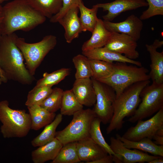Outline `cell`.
I'll use <instances>...</instances> for the list:
<instances>
[{"instance_id": "cell-1", "label": "cell", "mask_w": 163, "mask_h": 163, "mask_svg": "<svg viewBox=\"0 0 163 163\" xmlns=\"http://www.w3.org/2000/svg\"><path fill=\"white\" fill-rule=\"evenodd\" d=\"M3 19L0 34L21 30L28 31L45 22L46 18L27 0H14L3 6Z\"/></svg>"}, {"instance_id": "cell-2", "label": "cell", "mask_w": 163, "mask_h": 163, "mask_svg": "<svg viewBox=\"0 0 163 163\" xmlns=\"http://www.w3.org/2000/svg\"><path fill=\"white\" fill-rule=\"evenodd\" d=\"M15 33L0 34V68L8 80L24 85L31 84L35 78L24 63V58L15 43Z\"/></svg>"}, {"instance_id": "cell-3", "label": "cell", "mask_w": 163, "mask_h": 163, "mask_svg": "<svg viewBox=\"0 0 163 163\" xmlns=\"http://www.w3.org/2000/svg\"><path fill=\"white\" fill-rule=\"evenodd\" d=\"M150 82L148 80L135 83L126 88L116 98L113 114L106 129L107 134L115 130L121 129L124 118L134 114L141 101L140 94L142 90Z\"/></svg>"}, {"instance_id": "cell-4", "label": "cell", "mask_w": 163, "mask_h": 163, "mask_svg": "<svg viewBox=\"0 0 163 163\" xmlns=\"http://www.w3.org/2000/svg\"><path fill=\"white\" fill-rule=\"evenodd\" d=\"M0 131L5 138L24 137L31 129L29 113L24 110L11 108L6 100L0 101Z\"/></svg>"}, {"instance_id": "cell-5", "label": "cell", "mask_w": 163, "mask_h": 163, "mask_svg": "<svg viewBox=\"0 0 163 163\" xmlns=\"http://www.w3.org/2000/svg\"><path fill=\"white\" fill-rule=\"evenodd\" d=\"M148 72L147 69L142 66L128 65L126 63L116 62L114 63V70L110 76L97 80L111 87L115 91L117 98L133 84L149 80Z\"/></svg>"}, {"instance_id": "cell-6", "label": "cell", "mask_w": 163, "mask_h": 163, "mask_svg": "<svg viewBox=\"0 0 163 163\" xmlns=\"http://www.w3.org/2000/svg\"><path fill=\"white\" fill-rule=\"evenodd\" d=\"M15 43L25 60L27 68L34 76L45 57L56 46L57 40L55 36L49 35L39 42L28 43L24 38L17 36Z\"/></svg>"}, {"instance_id": "cell-7", "label": "cell", "mask_w": 163, "mask_h": 163, "mask_svg": "<svg viewBox=\"0 0 163 163\" xmlns=\"http://www.w3.org/2000/svg\"><path fill=\"white\" fill-rule=\"evenodd\" d=\"M96 117L93 110L90 108L78 111L73 115L71 121L64 129L56 132L55 137L63 145L90 137L91 125Z\"/></svg>"}, {"instance_id": "cell-8", "label": "cell", "mask_w": 163, "mask_h": 163, "mask_svg": "<svg viewBox=\"0 0 163 163\" xmlns=\"http://www.w3.org/2000/svg\"><path fill=\"white\" fill-rule=\"evenodd\" d=\"M141 102L134 114L128 120L132 123L152 115L163 108V83L152 82L142 90Z\"/></svg>"}, {"instance_id": "cell-9", "label": "cell", "mask_w": 163, "mask_h": 163, "mask_svg": "<svg viewBox=\"0 0 163 163\" xmlns=\"http://www.w3.org/2000/svg\"><path fill=\"white\" fill-rule=\"evenodd\" d=\"M95 90L96 102L93 110L96 117L104 124L109 123L113 112V105L116 96L110 86L91 77Z\"/></svg>"}, {"instance_id": "cell-10", "label": "cell", "mask_w": 163, "mask_h": 163, "mask_svg": "<svg viewBox=\"0 0 163 163\" xmlns=\"http://www.w3.org/2000/svg\"><path fill=\"white\" fill-rule=\"evenodd\" d=\"M137 122L135 126L129 128L122 136L128 140L135 141L145 138L152 139L157 130L163 125V108L149 119Z\"/></svg>"}, {"instance_id": "cell-11", "label": "cell", "mask_w": 163, "mask_h": 163, "mask_svg": "<svg viewBox=\"0 0 163 163\" xmlns=\"http://www.w3.org/2000/svg\"><path fill=\"white\" fill-rule=\"evenodd\" d=\"M137 41L123 34L111 32L110 39L104 46L114 52L124 54L126 58L135 60L139 56L136 50Z\"/></svg>"}, {"instance_id": "cell-12", "label": "cell", "mask_w": 163, "mask_h": 163, "mask_svg": "<svg viewBox=\"0 0 163 163\" xmlns=\"http://www.w3.org/2000/svg\"><path fill=\"white\" fill-rule=\"evenodd\" d=\"M111 137L110 138V148L116 154L122 158L123 163H147L160 156L152 155L137 149L132 150L125 147L119 137Z\"/></svg>"}, {"instance_id": "cell-13", "label": "cell", "mask_w": 163, "mask_h": 163, "mask_svg": "<svg viewBox=\"0 0 163 163\" xmlns=\"http://www.w3.org/2000/svg\"><path fill=\"white\" fill-rule=\"evenodd\" d=\"M95 5L98 8H102L104 11H107V13L102 17L104 21H110L123 12L148 6L145 0H115L110 2Z\"/></svg>"}, {"instance_id": "cell-14", "label": "cell", "mask_w": 163, "mask_h": 163, "mask_svg": "<svg viewBox=\"0 0 163 163\" xmlns=\"http://www.w3.org/2000/svg\"><path fill=\"white\" fill-rule=\"evenodd\" d=\"M103 21L106 29L111 32L126 34L136 41L140 38L143 23L142 20L134 14L129 15L124 21L120 22Z\"/></svg>"}, {"instance_id": "cell-15", "label": "cell", "mask_w": 163, "mask_h": 163, "mask_svg": "<svg viewBox=\"0 0 163 163\" xmlns=\"http://www.w3.org/2000/svg\"><path fill=\"white\" fill-rule=\"evenodd\" d=\"M78 7L73 8L69 10L58 21L64 28V37L68 43L78 38L80 33L83 32V29L78 17Z\"/></svg>"}, {"instance_id": "cell-16", "label": "cell", "mask_w": 163, "mask_h": 163, "mask_svg": "<svg viewBox=\"0 0 163 163\" xmlns=\"http://www.w3.org/2000/svg\"><path fill=\"white\" fill-rule=\"evenodd\" d=\"M76 149L78 157L81 161L91 163L108 154L102 147L90 137L77 142Z\"/></svg>"}, {"instance_id": "cell-17", "label": "cell", "mask_w": 163, "mask_h": 163, "mask_svg": "<svg viewBox=\"0 0 163 163\" xmlns=\"http://www.w3.org/2000/svg\"><path fill=\"white\" fill-rule=\"evenodd\" d=\"M71 89L83 106L91 107L95 104L96 94L91 78L76 79Z\"/></svg>"}, {"instance_id": "cell-18", "label": "cell", "mask_w": 163, "mask_h": 163, "mask_svg": "<svg viewBox=\"0 0 163 163\" xmlns=\"http://www.w3.org/2000/svg\"><path fill=\"white\" fill-rule=\"evenodd\" d=\"M82 54L90 59H97L108 62H113L129 63L142 66L139 61L128 58L122 54L113 51L103 47L82 51Z\"/></svg>"}, {"instance_id": "cell-19", "label": "cell", "mask_w": 163, "mask_h": 163, "mask_svg": "<svg viewBox=\"0 0 163 163\" xmlns=\"http://www.w3.org/2000/svg\"><path fill=\"white\" fill-rule=\"evenodd\" d=\"M90 38L85 42L82 51L104 47L109 40L111 32L106 28L103 20L98 18Z\"/></svg>"}, {"instance_id": "cell-20", "label": "cell", "mask_w": 163, "mask_h": 163, "mask_svg": "<svg viewBox=\"0 0 163 163\" xmlns=\"http://www.w3.org/2000/svg\"><path fill=\"white\" fill-rule=\"evenodd\" d=\"M63 145L55 137L50 142L39 147L31 153V158L34 163H44L53 160L57 156Z\"/></svg>"}, {"instance_id": "cell-21", "label": "cell", "mask_w": 163, "mask_h": 163, "mask_svg": "<svg viewBox=\"0 0 163 163\" xmlns=\"http://www.w3.org/2000/svg\"><path fill=\"white\" fill-rule=\"evenodd\" d=\"M145 47L149 53L151 70L149 74L152 82L163 83V52L157 51L158 48L153 44H146Z\"/></svg>"}, {"instance_id": "cell-22", "label": "cell", "mask_w": 163, "mask_h": 163, "mask_svg": "<svg viewBox=\"0 0 163 163\" xmlns=\"http://www.w3.org/2000/svg\"><path fill=\"white\" fill-rule=\"evenodd\" d=\"M116 135L122 142L124 145L128 148L136 149L154 155L163 157V145L155 144L149 138H145L135 141L128 140L118 134Z\"/></svg>"}, {"instance_id": "cell-23", "label": "cell", "mask_w": 163, "mask_h": 163, "mask_svg": "<svg viewBox=\"0 0 163 163\" xmlns=\"http://www.w3.org/2000/svg\"><path fill=\"white\" fill-rule=\"evenodd\" d=\"M30 115L31 129L38 130L51 123L55 119V113H50L39 105L27 107Z\"/></svg>"}, {"instance_id": "cell-24", "label": "cell", "mask_w": 163, "mask_h": 163, "mask_svg": "<svg viewBox=\"0 0 163 163\" xmlns=\"http://www.w3.org/2000/svg\"><path fill=\"white\" fill-rule=\"evenodd\" d=\"M62 119V115L60 113L58 114L53 121L45 126L43 131L31 141L32 145L39 147L53 140L55 138L56 129Z\"/></svg>"}, {"instance_id": "cell-25", "label": "cell", "mask_w": 163, "mask_h": 163, "mask_svg": "<svg viewBox=\"0 0 163 163\" xmlns=\"http://www.w3.org/2000/svg\"><path fill=\"white\" fill-rule=\"evenodd\" d=\"M35 9L50 19L58 13L62 7V0H27Z\"/></svg>"}, {"instance_id": "cell-26", "label": "cell", "mask_w": 163, "mask_h": 163, "mask_svg": "<svg viewBox=\"0 0 163 163\" xmlns=\"http://www.w3.org/2000/svg\"><path fill=\"white\" fill-rule=\"evenodd\" d=\"M78 8L80 13L79 18L83 32L88 31L92 33L98 18L97 13L99 8L96 5H93L91 8H88L82 2L80 3Z\"/></svg>"}, {"instance_id": "cell-27", "label": "cell", "mask_w": 163, "mask_h": 163, "mask_svg": "<svg viewBox=\"0 0 163 163\" xmlns=\"http://www.w3.org/2000/svg\"><path fill=\"white\" fill-rule=\"evenodd\" d=\"M83 106L78 101L72 89L63 91L60 113L62 115H73L83 109Z\"/></svg>"}, {"instance_id": "cell-28", "label": "cell", "mask_w": 163, "mask_h": 163, "mask_svg": "<svg viewBox=\"0 0 163 163\" xmlns=\"http://www.w3.org/2000/svg\"><path fill=\"white\" fill-rule=\"evenodd\" d=\"M77 142L68 143L63 145L56 158L51 163L80 162L76 149Z\"/></svg>"}, {"instance_id": "cell-29", "label": "cell", "mask_w": 163, "mask_h": 163, "mask_svg": "<svg viewBox=\"0 0 163 163\" xmlns=\"http://www.w3.org/2000/svg\"><path fill=\"white\" fill-rule=\"evenodd\" d=\"M101 122L100 119L97 117L94 119L91 125L89 132L90 137L104 149L108 154L115 156L121 160L122 162V157L113 152L103 137L100 128Z\"/></svg>"}, {"instance_id": "cell-30", "label": "cell", "mask_w": 163, "mask_h": 163, "mask_svg": "<svg viewBox=\"0 0 163 163\" xmlns=\"http://www.w3.org/2000/svg\"><path fill=\"white\" fill-rule=\"evenodd\" d=\"M70 72V69L67 68H62L50 73L45 72L43 78L37 81L35 86L52 87L64 79Z\"/></svg>"}, {"instance_id": "cell-31", "label": "cell", "mask_w": 163, "mask_h": 163, "mask_svg": "<svg viewBox=\"0 0 163 163\" xmlns=\"http://www.w3.org/2000/svg\"><path fill=\"white\" fill-rule=\"evenodd\" d=\"M72 61L76 70V79L92 77V72L88 58L83 54H79L74 57Z\"/></svg>"}, {"instance_id": "cell-32", "label": "cell", "mask_w": 163, "mask_h": 163, "mask_svg": "<svg viewBox=\"0 0 163 163\" xmlns=\"http://www.w3.org/2000/svg\"><path fill=\"white\" fill-rule=\"evenodd\" d=\"M92 72V77L97 80L106 78L113 72L114 63L102 60L89 59Z\"/></svg>"}, {"instance_id": "cell-33", "label": "cell", "mask_w": 163, "mask_h": 163, "mask_svg": "<svg viewBox=\"0 0 163 163\" xmlns=\"http://www.w3.org/2000/svg\"><path fill=\"white\" fill-rule=\"evenodd\" d=\"M53 89L51 87L35 86L28 93L25 105L28 107L40 105L50 94Z\"/></svg>"}, {"instance_id": "cell-34", "label": "cell", "mask_w": 163, "mask_h": 163, "mask_svg": "<svg viewBox=\"0 0 163 163\" xmlns=\"http://www.w3.org/2000/svg\"><path fill=\"white\" fill-rule=\"evenodd\" d=\"M63 92L61 88H53L50 94L40 105L50 113H55L60 109Z\"/></svg>"}, {"instance_id": "cell-35", "label": "cell", "mask_w": 163, "mask_h": 163, "mask_svg": "<svg viewBox=\"0 0 163 163\" xmlns=\"http://www.w3.org/2000/svg\"><path fill=\"white\" fill-rule=\"evenodd\" d=\"M145 0L149 7L140 16L141 20H146L156 15H163V0Z\"/></svg>"}, {"instance_id": "cell-36", "label": "cell", "mask_w": 163, "mask_h": 163, "mask_svg": "<svg viewBox=\"0 0 163 163\" xmlns=\"http://www.w3.org/2000/svg\"><path fill=\"white\" fill-rule=\"evenodd\" d=\"M62 8L56 14L50 19L52 23L57 22L70 9L74 7H78L82 0H62Z\"/></svg>"}, {"instance_id": "cell-37", "label": "cell", "mask_w": 163, "mask_h": 163, "mask_svg": "<svg viewBox=\"0 0 163 163\" xmlns=\"http://www.w3.org/2000/svg\"><path fill=\"white\" fill-rule=\"evenodd\" d=\"M113 155L107 154L91 163H112L113 162Z\"/></svg>"}, {"instance_id": "cell-38", "label": "cell", "mask_w": 163, "mask_h": 163, "mask_svg": "<svg viewBox=\"0 0 163 163\" xmlns=\"http://www.w3.org/2000/svg\"><path fill=\"white\" fill-rule=\"evenodd\" d=\"M152 139L155 140L154 142L158 145H163V136L155 135Z\"/></svg>"}, {"instance_id": "cell-39", "label": "cell", "mask_w": 163, "mask_h": 163, "mask_svg": "<svg viewBox=\"0 0 163 163\" xmlns=\"http://www.w3.org/2000/svg\"><path fill=\"white\" fill-rule=\"evenodd\" d=\"M8 80L4 72L0 68V85L2 83H6Z\"/></svg>"}, {"instance_id": "cell-40", "label": "cell", "mask_w": 163, "mask_h": 163, "mask_svg": "<svg viewBox=\"0 0 163 163\" xmlns=\"http://www.w3.org/2000/svg\"><path fill=\"white\" fill-rule=\"evenodd\" d=\"M3 17V6H2L1 4H0V33Z\"/></svg>"}, {"instance_id": "cell-41", "label": "cell", "mask_w": 163, "mask_h": 163, "mask_svg": "<svg viewBox=\"0 0 163 163\" xmlns=\"http://www.w3.org/2000/svg\"><path fill=\"white\" fill-rule=\"evenodd\" d=\"M148 163H163V158L162 157H159L158 158L154 159L148 162Z\"/></svg>"}, {"instance_id": "cell-42", "label": "cell", "mask_w": 163, "mask_h": 163, "mask_svg": "<svg viewBox=\"0 0 163 163\" xmlns=\"http://www.w3.org/2000/svg\"><path fill=\"white\" fill-rule=\"evenodd\" d=\"M155 135L163 136V125L160 127L156 131Z\"/></svg>"}, {"instance_id": "cell-43", "label": "cell", "mask_w": 163, "mask_h": 163, "mask_svg": "<svg viewBox=\"0 0 163 163\" xmlns=\"http://www.w3.org/2000/svg\"><path fill=\"white\" fill-rule=\"evenodd\" d=\"M9 0H0V4H1L5 2L8 1Z\"/></svg>"}]
</instances>
